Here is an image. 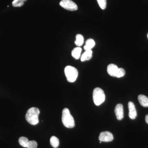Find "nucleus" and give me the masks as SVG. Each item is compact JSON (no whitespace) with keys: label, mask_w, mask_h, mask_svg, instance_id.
Instances as JSON below:
<instances>
[{"label":"nucleus","mask_w":148,"mask_h":148,"mask_svg":"<svg viewBox=\"0 0 148 148\" xmlns=\"http://www.w3.org/2000/svg\"><path fill=\"white\" fill-rule=\"evenodd\" d=\"M92 52L91 50H85L81 57V61H88L92 57Z\"/></svg>","instance_id":"nucleus-10"},{"label":"nucleus","mask_w":148,"mask_h":148,"mask_svg":"<svg viewBox=\"0 0 148 148\" xmlns=\"http://www.w3.org/2000/svg\"><path fill=\"white\" fill-rule=\"evenodd\" d=\"M95 42L92 39H88L86 42L84 48L85 50H91V49L95 46Z\"/></svg>","instance_id":"nucleus-12"},{"label":"nucleus","mask_w":148,"mask_h":148,"mask_svg":"<svg viewBox=\"0 0 148 148\" xmlns=\"http://www.w3.org/2000/svg\"><path fill=\"white\" fill-rule=\"evenodd\" d=\"M138 100L140 105L144 107H148V98L145 95H138Z\"/></svg>","instance_id":"nucleus-11"},{"label":"nucleus","mask_w":148,"mask_h":148,"mask_svg":"<svg viewBox=\"0 0 148 148\" xmlns=\"http://www.w3.org/2000/svg\"><path fill=\"white\" fill-rule=\"evenodd\" d=\"M62 121L65 127L67 128H73L75 126L73 117L68 108H64L62 112Z\"/></svg>","instance_id":"nucleus-2"},{"label":"nucleus","mask_w":148,"mask_h":148,"mask_svg":"<svg viewBox=\"0 0 148 148\" xmlns=\"http://www.w3.org/2000/svg\"><path fill=\"white\" fill-rule=\"evenodd\" d=\"M113 139V135L108 131L101 132L99 135V140L101 142H110Z\"/></svg>","instance_id":"nucleus-6"},{"label":"nucleus","mask_w":148,"mask_h":148,"mask_svg":"<svg viewBox=\"0 0 148 148\" xmlns=\"http://www.w3.org/2000/svg\"><path fill=\"white\" fill-rule=\"evenodd\" d=\"M147 37H148V35H147Z\"/></svg>","instance_id":"nucleus-22"},{"label":"nucleus","mask_w":148,"mask_h":148,"mask_svg":"<svg viewBox=\"0 0 148 148\" xmlns=\"http://www.w3.org/2000/svg\"><path fill=\"white\" fill-rule=\"evenodd\" d=\"M92 98L94 104L99 106L104 103L106 99V95L103 89L100 88H95L93 90Z\"/></svg>","instance_id":"nucleus-3"},{"label":"nucleus","mask_w":148,"mask_h":148,"mask_svg":"<svg viewBox=\"0 0 148 148\" xmlns=\"http://www.w3.org/2000/svg\"><path fill=\"white\" fill-rule=\"evenodd\" d=\"M118 69V67L115 64H110L107 68V72L111 76L116 77Z\"/></svg>","instance_id":"nucleus-9"},{"label":"nucleus","mask_w":148,"mask_h":148,"mask_svg":"<svg viewBox=\"0 0 148 148\" xmlns=\"http://www.w3.org/2000/svg\"><path fill=\"white\" fill-rule=\"evenodd\" d=\"M82 51V49L81 48L79 47L75 48L72 51V56L75 59H79L81 56Z\"/></svg>","instance_id":"nucleus-13"},{"label":"nucleus","mask_w":148,"mask_h":148,"mask_svg":"<svg viewBox=\"0 0 148 148\" xmlns=\"http://www.w3.org/2000/svg\"><path fill=\"white\" fill-rule=\"evenodd\" d=\"M115 113L116 115L117 119L119 120H121L123 118V105L121 104H118L116 106L114 110Z\"/></svg>","instance_id":"nucleus-7"},{"label":"nucleus","mask_w":148,"mask_h":148,"mask_svg":"<svg viewBox=\"0 0 148 148\" xmlns=\"http://www.w3.org/2000/svg\"><path fill=\"white\" fill-rule=\"evenodd\" d=\"M39 110L36 108H31L27 111L26 114V119L29 123L32 125H36L39 123Z\"/></svg>","instance_id":"nucleus-1"},{"label":"nucleus","mask_w":148,"mask_h":148,"mask_svg":"<svg viewBox=\"0 0 148 148\" xmlns=\"http://www.w3.org/2000/svg\"><path fill=\"white\" fill-rule=\"evenodd\" d=\"M145 121L147 124H148V114L146 116H145Z\"/></svg>","instance_id":"nucleus-21"},{"label":"nucleus","mask_w":148,"mask_h":148,"mask_svg":"<svg viewBox=\"0 0 148 148\" xmlns=\"http://www.w3.org/2000/svg\"><path fill=\"white\" fill-rule=\"evenodd\" d=\"M59 4L62 8L68 10L73 11L77 10L78 9L76 4L71 0H62Z\"/></svg>","instance_id":"nucleus-5"},{"label":"nucleus","mask_w":148,"mask_h":148,"mask_svg":"<svg viewBox=\"0 0 148 148\" xmlns=\"http://www.w3.org/2000/svg\"><path fill=\"white\" fill-rule=\"evenodd\" d=\"M129 109V116L132 119H135L137 116V111L134 103L132 102H129L128 104Z\"/></svg>","instance_id":"nucleus-8"},{"label":"nucleus","mask_w":148,"mask_h":148,"mask_svg":"<svg viewBox=\"0 0 148 148\" xmlns=\"http://www.w3.org/2000/svg\"><path fill=\"white\" fill-rule=\"evenodd\" d=\"M29 142V140L28 138L25 137H20L18 139V143L19 144L24 147H27Z\"/></svg>","instance_id":"nucleus-16"},{"label":"nucleus","mask_w":148,"mask_h":148,"mask_svg":"<svg viewBox=\"0 0 148 148\" xmlns=\"http://www.w3.org/2000/svg\"><path fill=\"white\" fill-rule=\"evenodd\" d=\"M125 74V71L122 68H119L118 71L116 75V77L118 78H120L124 76Z\"/></svg>","instance_id":"nucleus-18"},{"label":"nucleus","mask_w":148,"mask_h":148,"mask_svg":"<svg viewBox=\"0 0 148 148\" xmlns=\"http://www.w3.org/2000/svg\"><path fill=\"white\" fill-rule=\"evenodd\" d=\"M38 146L37 142L35 141H29L27 146V148H37Z\"/></svg>","instance_id":"nucleus-20"},{"label":"nucleus","mask_w":148,"mask_h":148,"mask_svg":"<svg viewBox=\"0 0 148 148\" xmlns=\"http://www.w3.org/2000/svg\"><path fill=\"white\" fill-rule=\"evenodd\" d=\"M50 143L51 145L53 148H56L59 146V140L55 136H52L51 138Z\"/></svg>","instance_id":"nucleus-14"},{"label":"nucleus","mask_w":148,"mask_h":148,"mask_svg":"<svg viewBox=\"0 0 148 148\" xmlns=\"http://www.w3.org/2000/svg\"><path fill=\"white\" fill-rule=\"evenodd\" d=\"M64 72L69 82H74L76 80L78 76V71L75 68L72 66H67L65 68Z\"/></svg>","instance_id":"nucleus-4"},{"label":"nucleus","mask_w":148,"mask_h":148,"mask_svg":"<svg viewBox=\"0 0 148 148\" xmlns=\"http://www.w3.org/2000/svg\"><path fill=\"white\" fill-rule=\"evenodd\" d=\"M84 42V38L82 35L77 34L76 36V40L75 44L78 46H81L82 45Z\"/></svg>","instance_id":"nucleus-15"},{"label":"nucleus","mask_w":148,"mask_h":148,"mask_svg":"<svg viewBox=\"0 0 148 148\" xmlns=\"http://www.w3.org/2000/svg\"><path fill=\"white\" fill-rule=\"evenodd\" d=\"M27 0H14L12 2V5L14 7H20L24 5V3Z\"/></svg>","instance_id":"nucleus-17"},{"label":"nucleus","mask_w":148,"mask_h":148,"mask_svg":"<svg viewBox=\"0 0 148 148\" xmlns=\"http://www.w3.org/2000/svg\"><path fill=\"white\" fill-rule=\"evenodd\" d=\"M98 4L102 9L104 10L106 8L107 1L106 0H97Z\"/></svg>","instance_id":"nucleus-19"}]
</instances>
